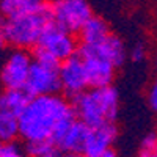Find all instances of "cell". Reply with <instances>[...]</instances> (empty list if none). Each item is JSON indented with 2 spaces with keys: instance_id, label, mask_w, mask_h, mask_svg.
<instances>
[{
  "instance_id": "obj_13",
  "label": "cell",
  "mask_w": 157,
  "mask_h": 157,
  "mask_svg": "<svg viewBox=\"0 0 157 157\" xmlns=\"http://www.w3.org/2000/svg\"><path fill=\"white\" fill-rule=\"evenodd\" d=\"M94 47L99 50V54L102 57H105L113 64L115 68L123 66L126 58H127V49H126L124 41L120 36H116L113 33H110L101 44H98Z\"/></svg>"
},
{
  "instance_id": "obj_20",
  "label": "cell",
  "mask_w": 157,
  "mask_h": 157,
  "mask_svg": "<svg viewBox=\"0 0 157 157\" xmlns=\"http://www.w3.org/2000/svg\"><path fill=\"white\" fill-rule=\"evenodd\" d=\"M129 57L135 63H141L143 60L146 58V47H145V44L143 43H135L129 50Z\"/></svg>"
},
{
  "instance_id": "obj_11",
  "label": "cell",
  "mask_w": 157,
  "mask_h": 157,
  "mask_svg": "<svg viewBox=\"0 0 157 157\" xmlns=\"http://www.w3.org/2000/svg\"><path fill=\"white\" fill-rule=\"evenodd\" d=\"M88 134H90V126H86L83 121L75 118V120L72 121V124L64 130L54 143H55V146L63 152L82 155L83 151H85Z\"/></svg>"
},
{
  "instance_id": "obj_21",
  "label": "cell",
  "mask_w": 157,
  "mask_h": 157,
  "mask_svg": "<svg viewBox=\"0 0 157 157\" xmlns=\"http://www.w3.org/2000/svg\"><path fill=\"white\" fill-rule=\"evenodd\" d=\"M148 104L151 109L157 110V82L152 83L148 90Z\"/></svg>"
},
{
  "instance_id": "obj_14",
  "label": "cell",
  "mask_w": 157,
  "mask_h": 157,
  "mask_svg": "<svg viewBox=\"0 0 157 157\" xmlns=\"http://www.w3.org/2000/svg\"><path fill=\"white\" fill-rule=\"evenodd\" d=\"M47 3V0H0V14L5 19H11L35 13Z\"/></svg>"
},
{
  "instance_id": "obj_25",
  "label": "cell",
  "mask_w": 157,
  "mask_h": 157,
  "mask_svg": "<svg viewBox=\"0 0 157 157\" xmlns=\"http://www.w3.org/2000/svg\"><path fill=\"white\" fill-rule=\"evenodd\" d=\"M49 3H55V2H60V0H47Z\"/></svg>"
},
{
  "instance_id": "obj_24",
  "label": "cell",
  "mask_w": 157,
  "mask_h": 157,
  "mask_svg": "<svg viewBox=\"0 0 157 157\" xmlns=\"http://www.w3.org/2000/svg\"><path fill=\"white\" fill-rule=\"evenodd\" d=\"M98 157H118V154H116L113 149H109V151H105L104 154H101V155H98Z\"/></svg>"
},
{
  "instance_id": "obj_18",
  "label": "cell",
  "mask_w": 157,
  "mask_h": 157,
  "mask_svg": "<svg viewBox=\"0 0 157 157\" xmlns=\"http://www.w3.org/2000/svg\"><path fill=\"white\" fill-rule=\"evenodd\" d=\"M138 157H157V134L149 132L140 143Z\"/></svg>"
},
{
  "instance_id": "obj_23",
  "label": "cell",
  "mask_w": 157,
  "mask_h": 157,
  "mask_svg": "<svg viewBox=\"0 0 157 157\" xmlns=\"http://www.w3.org/2000/svg\"><path fill=\"white\" fill-rule=\"evenodd\" d=\"M47 157H80V155H75V154H68V152H63V151H60L58 148L52 152V154H49Z\"/></svg>"
},
{
  "instance_id": "obj_4",
  "label": "cell",
  "mask_w": 157,
  "mask_h": 157,
  "mask_svg": "<svg viewBox=\"0 0 157 157\" xmlns=\"http://www.w3.org/2000/svg\"><path fill=\"white\" fill-rule=\"evenodd\" d=\"M36 47L46 50L47 54L55 57L61 63L74 57L75 54H78V47L80 46L77 43L75 33H71L68 30L61 29L60 25H57L52 21L41 33V38H39Z\"/></svg>"
},
{
  "instance_id": "obj_3",
  "label": "cell",
  "mask_w": 157,
  "mask_h": 157,
  "mask_svg": "<svg viewBox=\"0 0 157 157\" xmlns=\"http://www.w3.org/2000/svg\"><path fill=\"white\" fill-rule=\"evenodd\" d=\"M52 22V3L30 14L5 19L3 36L6 46L13 49H35L41 33Z\"/></svg>"
},
{
  "instance_id": "obj_16",
  "label": "cell",
  "mask_w": 157,
  "mask_h": 157,
  "mask_svg": "<svg viewBox=\"0 0 157 157\" xmlns=\"http://www.w3.org/2000/svg\"><path fill=\"white\" fill-rule=\"evenodd\" d=\"M19 137V115L8 110H0V141H16Z\"/></svg>"
},
{
  "instance_id": "obj_12",
  "label": "cell",
  "mask_w": 157,
  "mask_h": 157,
  "mask_svg": "<svg viewBox=\"0 0 157 157\" xmlns=\"http://www.w3.org/2000/svg\"><path fill=\"white\" fill-rule=\"evenodd\" d=\"M110 27L105 19H102L99 16H91L85 25L78 32V38H80V43L85 46H98L101 44L104 39L110 35Z\"/></svg>"
},
{
  "instance_id": "obj_15",
  "label": "cell",
  "mask_w": 157,
  "mask_h": 157,
  "mask_svg": "<svg viewBox=\"0 0 157 157\" xmlns=\"http://www.w3.org/2000/svg\"><path fill=\"white\" fill-rule=\"evenodd\" d=\"M32 98L33 96L25 88L3 90L0 93V110H8L16 115H21Z\"/></svg>"
},
{
  "instance_id": "obj_10",
  "label": "cell",
  "mask_w": 157,
  "mask_h": 157,
  "mask_svg": "<svg viewBox=\"0 0 157 157\" xmlns=\"http://www.w3.org/2000/svg\"><path fill=\"white\" fill-rule=\"evenodd\" d=\"M116 137H118V129L115 123H104L101 126L90 127L83 155L98 157L109 149H113V143L116 141Z\"/></svg>"
},
{
  "instance_id": "obj_1",
  "label": "cell",
  "mask_w": 157,
  "mask_h": 157,
  "mask_svg": "<svg viewBox=\"0 0 157 157\" xmlns=\"http://www.w3.org/2000/svg\"><path fill=\"white\" fill-rule=\"evenodd\" d=\"M72 110V104L60 93L33 96L19 115L21 138L24 141L52 140L60 120Z\"/></svg>"
},
{
  "instance_id": "obj_26",
  "label": "cell",
  "mask_w": 157,
  "mask_h": 157,
  "mask_svg": "<svg viewBox=\"0 0 157 157\" xmlns=\"http://www.w3.org/2000/svg\"><path fill=\"white\" fill-rule=\"evenodd\" d=\"M155 69H157V57H155Z\"/></svg>"
},
{
  "instance_id": "obj_5",
  "label": "cell",
  "mask_w": 157,
  "mask_h": 157,
  "mask_svg": "<svg viewBox=\"0 0 157 157\" xmlns=\"http://www.w3.org/2000/svg\"><path fill=\"white\" fill-rule=\"evenodd\" d=\"M33 64V55L25 49H13L0 68V83L3 90L25 88Z\"/></svg>"
},
{
  "instance_id": "obj_19",
  "label": "cell",
  "mask_w": 157,
  "mask_h": 157,
  "mask_svg": "<svg viewBox=\"0 0 157 157\" xmlns=\"http://www.w3.org/2000/svg\"><path fill=\"white\" fill-rule=\"evenodd\" d=\"M0 157H29L16 141H0Z\"/></svg>"
},
{
  "instance_id": "obj_22",
  "label": "cell",
  "mask_w": 157,
  "mask_h": 157,
  "mask_svg": "<svg viewBox=\"0 0 157 157\" xmlns=\"http://www.w3.org/2000/svg\"><path fill=\"white\" fill-rule=\"evenodd\" d=\"M3 25H5V17L0 14V50H2V49L6 46L5 36H3Z\"/></svg>"
},
{
  "instance_id": "obj_17",
  "label": "cell",
  "mask_w": 157,
  "mask_h": 157,
  "mask_svg": "<svg viewBox=\"0 0 157 157\" xmlns=\"http://www.w3.org/2000/svg\"><path fill=\"white\" fill-rule=\"evenodd\" d=\"M55 149H57V146L50 138L25 141V154H27L29 157H47Z\"/></svg>"
},
{
  "instance_id": "obj_7",
  "label": "cell",
  "mask_w": 157,
  "mask_h": 157,
  "mask_svg": "<svg viewBox=\"0 0 157 157\" xmlns=\"http://www.w3.org/2000/svg\"><path fill=\"white\" fill-rule=\"evenodd\" d=\"M78 55L85 63L90 88H101L113 83L116 68L105 57L99 54V50L94 46L82 44L78 47Z\"/></svg>"
},
{
  "instance_id": "obj_2",
  "label": "cell",
  "mask_w": 157,
  "mask_h": 157,
  "mask_svg": "<svg viewBox=\"0 0 157 157\" xmlns=\"http://www.w3.org/2000/svg\"><path fill=\"white\" fill-rule=\"evenodd\" d=\"M72 107L75 116L90 127L115 123L120 112V93L113 85L88 88L72 99Z\"/></svg>"
},
{
  "instance_id": "obj_6",
  "label": "cell",
  "mask_w": 157,
  "mask_h": 157,
  "mask_svg": "<svg viewBox=\"0 0 157 157\" xmlns=\"http://www.w3.org/2000/svg\"><path fill=\"white\" fill-rule=\"evenodd\" d=\"M93 16L88 0H60L52 3V21L71 33H78Z\"/></svg>"
},
{
  "instance_id": "obj_9",
  "label": "cell",
  "mask_w": 157,
  "mask_h": 157,
  "mask_svg": "<svg viewBox=\"0 0 157 157\" xmlns=\"http://www.w3.org/2000/svg\"><path fill=\"white\" fill-rule=\"evenodd\" d=\"M60 82L61 91L69 99H74L90 88L85 63L78 54L60 63Z\"/></svg>"
},
{
  "instance_id": "obj_8",
  "label": "cell",
  "mask_w": 157,
  "mask_h": 157,
  "mask_svg": "<svg viewBox=\"0 0 157 157\" xmlns=\"http://www.w3.org/2000/svg\"><path fill=\"white\" fill-rule=\"evenodd\" d=\"M25 90H27L32 96L60 93L61 91L60 66L44 64V63H39V61L33 60L27 83H25Z\"/></svg>"
}]
</instances>
